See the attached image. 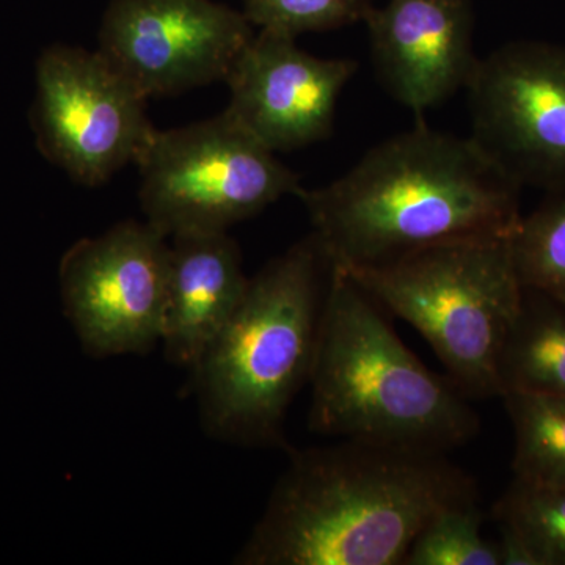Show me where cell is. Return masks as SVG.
<instances>
[{"mask_svg": "<svg viewBox=\"0 0 565 565\" xmlns=\"http://www.w3.org/2000/svg\"><path fill=\"white\" fill-rule=\"evenodd\" d=\"M253 35L212 0H110L98 52L148 99L225 81Z\"/></svg>", "mask_w": 565, "mask_h": 565, "instance_id": "30bf717a", "label": "cell"}, {"mask_svg": "<svg viewBox=\"0 0 565 565\" xmlns=\"http://www.w3.org/2000/svg\"><path fill=\"white\" fill-rule=\"evenodd\" d=\"M471 139L512 181L565 188V47L515 41L479 58Z\"/></svg>", "mask_w": 565, "mask_h": 565, "instance_id": "9c48e42d", "label": "cell"}, {"mask_svg": "<svg viewBox=\"0 0 565 565\" xmlns=\"http://www.w3.org/2000/svg\"><path fill=\"white\" fill-rule=\"evenodd\" d=\"M147 222L167 237L223 233L299 191L296 174L223 111L158 131L136 161Z\"/></svg>", "mask_w": 565, "mask_h": 565, "instance_id": "8992f818", "label": "cell"}, {"mask_svg": "<svg viewBox=\"0 0 565 565\" xmlns=\"http://www.w3.org/2000/svg\"><path fill=\"white\" fill-rule=\"evenodd\" d=\"M145 103L99 52L52 46L36 65V143L74 181L103 184L136 162L156 131Z\"/></svg>", "mask_w": 565, "mask_h": 565, "instance_id": "52a82bcc", "label": "cell"}, {"mask_svg": "<svg viewBox=\"0 0 565 565\" xmlns=\"http://www.w3.org/2000/svg\"><path fill=\"white\" fill-rule=\"evenodd\" d=\"M500 386L501 394L520 390L565 399L564 302L523 286L522 307L500 360Z\"/></svg>", "mask_w": 565, "mask_h": 565, "instance_id": "5bb4252c", "label": "cell"}, {"mask_svg": "<svg viewBox=\"0 0 565 565\" xmlns=\"http://www.w3.org/2000/svg\"><path fill=\"white\" fill-rule=\"evenodd\" d=\"M329 274L308 382L310 429L445 455L473 440L481 422L470 399L405 348L351 275Z\"/></svg>", "mask_w": 565, "mask_h": 565, "instance_id": "3957f363", "label": "cell"}, {"mask_svg": "<svg viewBox=\"0 0 565 565\" xmlns=\"http://www.w3.org/2000/svg\"><path fill=\"white\" fill-rule=\"evenodd\" d=\"M344 273L422 333L468 399L501 396L500 360L523 299L511 236L435 245Z\"/></svg>", "mask_w": 565, "mask_h": 565, "instance_id": "5b68a950", "label": "cell"}, {"mask_svg": "<svg viewBox=\"0 0 565 565\" xmlns=\"http://www.w3.org/2000/svg\"><path fill=\"white\" fill-rule=\"evenodd\" d=\"M501 399L514 427V478L565 486V399L520 390L504 392Z\"/></svg>", "mask_w": 565, "mask_h": 565, "instance_id": "9a60e30c", "label": "cell"}, {"mask_svg": "<svg viewBox=\"0 0 565 565\" xmlns=\"http://www.w3.org/2000/svg\"><path fill=\"white\" fill-rule=\"evenodd\" d=\"M169 237L148 222H121L85 237L61 264L63 307L95 359L148 353L161 343L169 292Z\"/></svg>", "mask_w": 565, "mask_h": 565, "instance_id": "ba28073f", "label": "cell"}, {"mask_svg": "<svg viewBox=\"0 0 565 565\" xmlns=\"http://www.w3.org/2000/svg\"><path fill=\"white\" fill-rule=\"evenodd\" d=\"M247 285L239 247L226 232L172 237L161 340L169 362L192 371L239 307Z\"/></svg>", "mask_w": 565, "mask_h": 565, "instance_id": "4fadbf2b", "label": "cell"}, {"mask_svg": "<svg viewBox=\"0 0 565 565\" xmlns=\"http://www.w3.org/2000/svg\"><path fill=\"white\" fill-rule=\"evenodd\" d=\"M500 527V541H497L500 565H537L523 539L504 525Z\"/></svg>", "mask_w": 565, "mask_h": 565, "instance_id": "ffe728a7", "label": "cell"}, {"mask_svg": "<svg viewBox=\"0 0 565 565\" xmlns=\"http://www.w3.org/2000/svg\"><path fill=\"white\" fill-rule=\"evenodd\" d=\"M520 189L471 137L418 126L296 195L329 269L355 270L435 245L512 236L522 221Z\"/></svg>", "mask_w": 565, "mask_h": 565, "instance_id": "7a4b0ae2", "label": "cell"}, {"mask_svg": "<svg viewBox=\"0 0 565 565\" xmlns=\"http://www.w3.org/2000/svg\"><path fill=\"white\" fill-rule=\"evenodd\" d=\"M371 9V0H244L252 25L292 39L366 20Z\"/></svg>", "mask_w": 565, "mask_h": 565, "instance_id": "d6986e66", "label": "cell"}, {"mask_svg": "<svg viewBox=\"0 0 565 565\" xmlns=\"http://www.w3.org/2000/svg\"><path fill=\"white\" fill-rule=\"evenodd\" d=\"M512 255L525 288L565 303V188L523 217L511 236Z\"/></svg>", "mask_w": 565, "mask_h": 565, "instance_id": "2e32d148", "label": "cell"}, {"mask_svg": "<svg viewBox=\"0 0 565 565\" xmlns=\"http://www.w3.org/2000/svg\"><path fill=\"white\" fill-rule=\"evenodd\" d=\"M479 503L457 505L416 535L403 565H500L497 542L482 537Z\"/></svg>", "mask_w": 565, "mask_h": 565, "instance_id": "ac0fdd59", "label": "cell"}, {"mask_svg": "<svg viewBox=\"0 0 565 565\" xmlns=\"http://www.w3.org/2000/svg\"><path fill=\"white\" fill-rule=\"evenodd\" d=\"M323 269L310 236L248 280L239 307L192 370L212 437L286 448V414L313 367Z\"/></svg>", "mask_w": 565, "mask_h": 565, "instance_id": "277c9868", "label": "cell"}, {"mask_svg": "<svg viewBox=\"0 0 565 565\" xmlns=\"http://www.w3.org/2000/svg\"><path fill=\"white\" fill-rule=\"evenodd\" d=\"M479 503L445 452L343 440L292 451L239 565H403L435 516Z\"/></svg>", "mask_w": 565, "mask_h": 565, "instance_id": "6da1fadb", "label": "cell"}, {"mask_svg": "<svg viewBox=\"0 0 565 565\" xmlns=\"http://www.w3.org/2000/svg\"><path fill=\"white\" fill-rule=\"evenodd\" d=\"M364 21L379 77L407 109L422 115L470 84L479 62L470 0H388Z\"/></svg>", "mask_w": 565, "mask_h": 565, "instance_id": "7c38bea8", "label": "cell"}, {"mask_svg": "<svg viewBox=\"0 0 565 565\" xmlns=\"http://www.w3.org/2000/svg\"><path fill=\"white\" fill-rule=\"evenodd\" d=\"M492 514L498 525L523 539L537 565H565V486H534L514 478Z\"/></svg>", "mask_w": 565, "mask_h": 565, "instance_id": "e0dca14e", "label": "cell"}, {"mask_svg": "<svg viewBox=\"0 0 565 565\" xmlns=\"http://www.w3.org/2000/svg\"><path fill=\"white\" fill-rule=\"evenodd\" d=\"M355 70L345 58L308 54L292 36L259 31L226 76L232 99L225 114L270 151L302 148L332 131Z\"/></svg>", "mask_w": 565, "mask_h": 565, "instance_id": "8fae6325", "label": "cell"}]
</instances>
